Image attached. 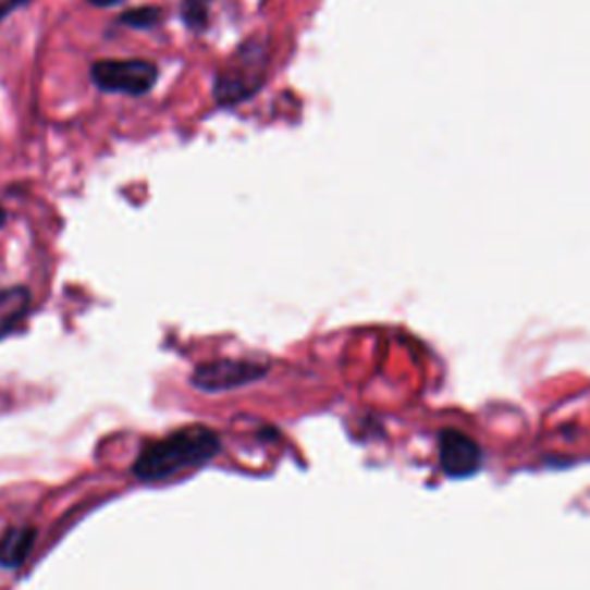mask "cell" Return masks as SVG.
<instances>
[{
    "label": "cell",
    "instance_id": "6da1fadb",
    "mask_svg": "<svg viewBox=\"0 0 590 590\" xmlns=\"http://www.w3.org/2000/svg\"><path fill=\"white\" fill-rule=\"evenodd\" d=\"M222 447L212 429L194 425L173 431L167 439L155 441L142 450L134 462V476L144 482L169 480L189 468L204 466Z\"/></svg>",
    "mask_w": 590,
    "mask_h": 590
},
{
    "label": "cell",
    "instance_id": "7a4b0ae2",
    "mask_svg": "<svg viewBox=\"0 0 590 590\" xmlns=\"http://www.w3.org/2000/svg\"><path fill=\"white\" fill-rule=\"evenodd\" d=\"M266 67H268L266 47L245 45L231 58L218 76V84H214V97H218V102L231 107L247 100L249 95L261 88Z\"/></svg>",
    "mask_w": 590,
    "mask_h": 590
},
{
    "label": "cell",
    "instance_id": "3957f363",
    "mask_svg": "<svg viewBox=\"0 0 590 590\" xmlns=\"http://www.w3.org/2000/svg\"><path fill=\"white\" fill-rule=\"evenodd\" d=\"M90 76L100 90L144 95L157 84L160 70L148 61H97Z\"/></svg>",
    "mask_w": 590,
    "mask_h": 590
},
{
    "label": "cell",
    "instance_id": "277c9868",
    "mask_svg": "<svg viewBox=\"0 0 590 590\" xmlns=\"http://www.w3.org/2000/svg\"><path fill=\"white\" fill-rule=\"evenodd\" d=\"M266 373H268L266 365L251 360H214L196 369L192 383L204 392H224L259 381Z\"/></svg>",
    "mask_w": 590,
    "mask_h": 590
},
{
    "label": "cell",
    "instance_id": "5b68a950",
    "mask_svg": "<svg viewBox=\"0 0 590 590\" xmlns=\"http://www.w3.org/2000/svg\"><path fill=\"white\" fill-rule=\"evenodd\" d=\"M441 466L452 478H468L482 466L480 445L459 431H443L441 434Z\"/></svg>",
    "mask_w": 590,
    "mask_h": 590
},
{
    "label": "cell",
    "instance_id": "8992f818",
    "mask_svg": "<svg viewBox=\"0 0 590 590\" xmlns=\"http://www.w3.org/2000/svg\"><path fill=\"white\" fill-rule=\"evenodd\" d=\"M33 303V295L26 286H14L8 291H0V337H5L10 330L16 328Z\"/></svg>",
    "mask_w": 590,
    "mask_h": 590
},
{
    "label": "cell",
    "instance_id": "52a82bcc",
    "mask_svg": "<svg viewBox=\"0 0 590 590\" xmlns=\"http://www.w3.org/2000/svg\"><path fill=\"white\" fill-rule=\"evenodd\" d=\"M35 544V528L22 526V528H10L8 533L0 538V565L16 567L22 565L30 549Z\"/></svg>",
    "mask_w": 590,
    "mask_h": 590
},
{
    "label": "cell",
    "instance_id": "ba28073f",
    "mask_svg": "<svg viewBox=\"0 0 590 590\" xmlns=\"http://www.w3.org/2000/svg\"><path fill=\"white\" fill-rule=\"evenodd\" d=\"M162 19V10L160 8H139V10H130L121 16V24L130 26V28H152L157 26V22Z\"/></svg>",
    "mask_w": 590,
    "mask_h": 590
},
{
    "label": "cell",
    "instance_id": "9c48e42d",
    "mask_svg": "<svg viewBox=\"0 0 590 590\" xmlns=\"http://www.w3.org/2000/svg\"><path fill=\"white\" fill-rule=\"evenodd\" d=\"M183 19L192 30H204L208 24V12L201 0H183Z\"/></svg>",
    "mask_w": 590,
    "mask_h": 590
},
{
    "label": "cell",
    "instance_id": "30bf717a",
    "mask_svg": "<svg viewBox=\"0 0 590 590\" xmlns=\"http://www.w3.org/2000/svg\"><path fill=\"white\" fill-rule=\"evenodd\" d=\"M19 3H24V0H0V16L12 12V8H16Z\"/></svg>",
    "mask_w": 590,
    "mask_h": 590
},
{
    "label": "cell",
    "instance_id": "8fae6325",
    "mask_svg": "<svg viewBox=\"0 0 590 590\" xmlns=\"http://www.w3.org/2000/svg\"><path fill=\"white\" fill-rule=\"evenodd\" d=\"M93 5H100V8H107V5H115V3H121V0H90Z\"/></svg>",
    "mask_w": 590,
    "mask_h": 590
},
{
    "label": "cell",
    "instance_id": "7c38bea8",
    "mask_svg": "<svg viewBox=\"0 0 590 590\" xmlns=\"http://www.w3.org/2000/svg\"><path fill=\"white\" fill-rule=\"evenodd\" d=\"M5 222H8V212H5L3 206H0V226H3Z\"/></svg>",
    "mask_w": 590,
    "mask_h": 590
}]
</instances>
